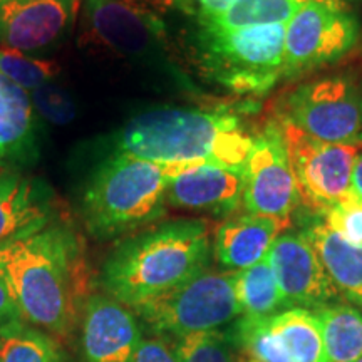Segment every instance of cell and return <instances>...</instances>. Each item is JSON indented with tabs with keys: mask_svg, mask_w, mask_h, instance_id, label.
I'll use <instances>...</instances> for the list:
<instances>
[{
	"mask_svg": "<svg viewBox=\"0 0 362 362\" xmlns=\"http://www.w3.org/2000/svg\"><path fill=\"white\" fill-rule=\"evenodd\" d=\"M0 264L25 322L74 341L90 291L83 237L54 214L0 248Z\"/></svg>",
	"mask_w": 362,
	"mask_h": 362,
	"instance_id": "1",
	"label": "cell"
},
{
	"mask_svg": "<svg viewBox=\"0 0 362 362\" xmlns=\"http://www.w3.org/2000/svg\"><path fill=\"white\" fill-rule=\"evenodd\" d=\"M211 257L214 242L205 220L161 221L117 240L99 267L96 287L134 309L210 269Z\"/></svg>",
	"mask_w": 362,
	"mask_h": 362,
	"instance_id": "2",
	"label": "cell"
},
{
	"mask_svg": "<svg viewBox=\"0 0 362 362\" xmlns=\"http://www.w3.org/2000/svg\"><path fill=\"white\" fill-rule=\"evenodd\" d=\"M253 138L225 107H156L131 117L115 138L116 153L160 165L216 163L243 171Z\"/></svg>",
	"mask_w": 362,
	"mask_h": 362,
	"instance_id": "3",
	"label": "cell"
},
{
	"mask_svg": "<svg viewBox=\"0 0 362 362\" xmlns=\"http://www.w3.org/2000/svg\"><path fill=\"white\" fill-rule=\"evenodd\" d=\"M180 165H160L124 153L104 160L88 181L81 220L96 242L121 240L166 215V189Z\"/></svg>",
	"mask_w": 362,
	"mask_h": 362,
	"instance_id": "4",
	"label": "cell"
},
{
	"mask_svg": "<svg viewBox=\"0 0 362 362\" xmlns=\"http://www.w3.org/2000/svg\"><path fill=\"white\" fill-rule=\"evenodd\" d=\"M233 274L208 269L131 310L141 322L144 334L168 342L189 334L225 329L242 315Z\"/></svg>",
	"mask_w": 362,
	"mask_h": 362,
	"instance_id": "5",
	"label": "cell"
},
{
	"mask_svg": "<svg viewBox=\"0 0 362 362\" xmlns=\"http://www.w3.org/2000/svg\"><path fill=\"white\" fill-rule=\"evenodd\" d=\"M287 24L203 29V57L214 78L238 94H265L282 78Z\"/></svg>",
	"mask_w": 362,
	"mask_h": 362,
	"instance_id": "6",
	"label": "cell"
},
{
	"mask_svg": "<svg viewBox=\"0 0 362 362\" xmlns=\"http://www.w3.org/2000/svg\"><path fill=\"white\" fill-rule=\"evenodd\" d=\"M357 37L359 21L339 0H304L285 29L282 76L332 64L354 47Z\"/></svg>",
	"mask_w": 362,
	"mask_h": 362,
	"instance_id": "7",
	"label": "cell"
},
{
	"mask_svg": "<svg viewBox=\"0 0 362 362\" xmlns=\"http://www.w3.org/2000/svg\"><path fill=\"white\" fill-rule=\"evenodd\" d=\"M282 116L284 123L319 141L362 144V94L344 76L300 84L285 98Z\"/></svg>",
	"mask_w": 362,
	"mask_h": 362,
	"instance_id": "8",
	"label": "cell"
},
{
	"mask_svg": "<svg viewBox=\"0 0 362 362\" xmlns=\"http://www.w3.org/2000/svg\"><path fill=\"white\" fill-rule=\"evenodd\" d=\"M226 329L242 359L327 362L322 329L312 310L293 307L270 317L240 315Z\"/></svg>",
	"mask_w": 362,
	"mask_h": 362,
	"instance_id": "9",
	"label": "cell"
},
{
	"mask_svg": "<svg viewBox=\"0 0 362 362\" xmlns=\"http://www.w3.org/2000/svg\"><path fill=\"white\" fill-rule=\"evenodd\" d=\"M282 128L300 200L324 215L351 193L357 146L319 141L287 123Z\"/></svg>",
	"mask_w": 362,
	"mask_h": 362,
	"instance_id": "10",
	"label": "cell"
},
{
	"mask_svg": "<svg viewBox=\"0 0 362 362\" xmlns=\"http://www.w3.org/2000/svg\"><path fill=\"white\" fill-rule=\"evenodd\" d=\"M83 22L103 47L136 64L160 67L166 56L161 19L126 0H83Z\"/></svg>",
	"mask_w": 362,
	"mask_h": 362,
	"instance_id": "11",
	"label": "cell"
},
{
	"mask_svg": "<svg viewBox=\"0 0 362 362\" xmlns=\"http://www.w3.org/2000/svg\"><path fill=\"white\" fill-rule=\"evenodd\" d=\"M243 176L242 205L247 214L291 221L302 200L282 126L269 123L253 138Z\"/></svg>",
	"mask_w": 362,
	"mask_h": 362,
	"instance_id": "12",
	"label": "cell"
},
{
	"mask_svg": "<svg viewBox=\"0 0 362 362\" xmlns=\"http://www.w3.org/2000/svg\"><path fill=\"white\" fill-rule=\"evenodd\" d=\"M143 339V325L129 307L93 292L74 337V362H133Z\"/></svg>",
	"mask_w": 362,
	"mask_h": 362,
	"instance_id": "13",
	"label": "cell"
},
{
	"mask_svg": "<svg viewBox=\"0 0 362 362\" xmlns=\"http://www.w3.org/2000/svg\"><path fill=\"white\" fill-rule=\"evenodd\" d=\"M267 257L288 309L317 310L336 304L341 297L302 232L280 235Z\"/></svg>",
	"mask_w": 362,
	"mask_h": 362,
	"instance_id": "14",
	"label": "cell"
},
{
	"mask_svg": "<svg viewBox=\"0 0 362 362\" xmlns=\"http://www.w3.org/2000/svg\"><path fill=\"white\" fill-rule=\"evenodd\" d=\"M243 171L216 163L180 165L166 189V205L228 218L242 206Z\"/></svg>",
	"mask_w": 362,
	"mask_h": 362,
	"instance_id": "15",
	"label": "cell"
},
{
	"mask_svg": "<svg viewBox=\"0 0 362 362\" xmlns=\"http://www.w3.org/2000/svg\"><path fill=\"white\" fill-rule=\"evenodd\" d=\"M79 0H2L0 45L37 52L64 39L76 19Z\"/></svg>",
	"mask_w": 362,
	"mask_h": 362,
	"instance_id": "16",
	"label": "cell"
},
{
	"mask_svg": "<svg viewBox=\"0 0 362 362\" xmlns=\"http://www.w3.org/2000/svg\"><path fill=\"white\" fill-rule=\"evenodd\" d=\"M40 156L30 94L0 72V170H22Z\"/></svg>",
	"mask_w": 362,
	"mask_h": 362,
	"instance_id": "17",
	"label": "cell"
},
{
	"mask_svg": "<svg viewBox=\"0 0 362 362\" xmlns=\"http://www.w3.org/2000/svg\"><path fill=\"white\" fill-rule=\"evenodd\" d=\"M288 223L291 221L255 214L230 216L215 230L214 255L216 262L228 272L255 265L267 257L270 247Z\"/></svg>",
	"mask_w": 362,
	"mask_h": 362,
	"instance_id": "18",
	"label": "cell"
},
{
	"mask_svg": "<svg viewBox=\"0 0 362 362\" xmlns=\"http://www.w3.org/2000/svg\"><path fill=\"white\" fill-rule=\"evenodd\" d=\"M54 215L47 183L19 170H0V243Z\"/></svg>",
	"mask_w": 362,
	"mask_h": 362,
	"instance_id": "19",
	"label": "cell"
},
{
	"mask_svg": "<svg viewBox=\"0 0 362 362\" xmlns=\"http://www.w3.org/2000/svg\"><path fill=\"white\" fill-rule=\"evenodd\" d=\"M315 248L339 296L362 307V247L347 242L324 220H314L302 232Z\"/></svg>",
	"mask_w": 362,
	"mask_h": 362,
	"instance_id": "20",
	"label": "cell"
},
{
	"mask_svg": "<svg viewBox=\"0 0 362 362\" xmlns=\"http://www.w3.org/2000/svg\"><path fill=\"white\" fill-rule=\"evenodd\" d=\"M322 329L327 362H356L362 357V312L347 304L312 310Z\"/></svg>",
	"mask_w": 362,
	"mask_h": 362,
	"instance_id": "21",
	"label": "cell"
},
{
	"mask_svg": "<svg viewBox=\"0 0 362 362\" xmlns=\"http://www.w3.org/2000/svg\"><path fill=\"white\" fill-rule=\"evenodd\" d=\"M233 280L242 315L270 317L288 309L275 280L269 257H264L248 269L237 270Z\"/></svg>",
	"mask_w": 362,
	"mask_h": 362,
	"instance_id": "22",
	"label": "cell"
},
{
	"mask_svg": "<svg viewBox=\"0 0 362 362\" xmlns=\"http://www.w3.org/2000/svg\"><path fill=\"white\" fill-rule=\"evenodd\" d=\"M304 0H237L214 19L203 21L208 30H238L255 25L287 24Z\"/></svg>",
	"mask_w": 362,
	"mask_h": 362,
	"instance_id": "23",
	"label": "cell"
},
{
	"mask_svg": "<svg viewBox=\"0 0 362 362\" xmlns=\"http://www.w3.org/2000/svg\"><path fill=\"white\" fill-rule=\"evenodd\" d=\"M0 362H62L61 344L25 320L13 322L0 329Z\"/></svg>",
	"mask_w": 362,
	"mask_h": 362,
	"instance_id": "24",
	"label": "cell"
},
{
	"mask_svg": "<svg viewBox=\"0 0 362 362\" xmlns=\"http://www.w3.org/2000/svg\"><path fill=\"white\" fill-rule=\"evenodd\" d=\"M178 362H238L240 352L228 329L189 334L171 342Z\"/></svg>",
	"mask_w": 362,
	"mask_h": 362,
	"instance_id": "25",
	"label": "cell"
},
{
	"mask_svg": "<svg viewBox=\"0 0 362 362\" xmlns=\"http://www.w3.org/2000/svg\"><path fill=\"white\" fill-rule=\"evenodd\" d=\"M0 72L27 93L51 84L61 72L56 62L27 56L16 49L0 45Z\"/></svg>",
	"mask_w": 362,
	"mask_h": 362,
	"instance_id": "26",
	"label": "cell"
},
{
	"mask_svg": "<svg viewBox=\"0 0 362 362\" xmlns=\"http://www.w3.org/2000/svg\"><path fill=\"white\" fill-rule=\"evenodd\" d=\"M29 94L34 111H37L40 117L49 123L66 126L72 123L78 116L74 99L66 89L59 88L56 84H45Z\"/></svg>",
	"mask_w": 362,
	"mask_h": 362,
	"instance_id": "27",
	"label": "cell"
},
{
	"mask_svg": "<svg viewBox=\"0 0 362 362\" xmlns=\"http://www.w3.org/2000/svg\"><path fill=\"white\" fill-rule=\"evenodd\" d=\"M324 221L347 242L362 247V200L354 193L329 208L324 214Z\"/></svg>",
	"mask_w": 362,
	"mask_h": 362,
	"instance_id": "28",
	"label": "cell"
},
{
	"mask_svg": "<svg viewBox=\"0 0 362 362\" xmlns=\"http://www.w3.org/2000/svg\"><path fill=\"white\" fill-rule=\"evenodd\" d=\"M133 362H178L171 342L160 337H144Z\"/></svg>",
	"mask_w": 362,
	"mask_h": 362,
	"instance_id": "29",
	"label": "cell"
},
{
	"mask_svg": "<svg viewBox=\"0 0 362 362\" xmlns=\"http://www.w3.org/2000/svg\"><path fill=\"white\" fill-rule=\"evenodd\" d=\"M2 243H0V248H2ZM21 320L24 319H22L19 305H17L16 298H13L11 285H8L2 264H0V329L13 322H21Z\"/></svg>",
	"mask_w": 362,
	"mask_h": 362,
	"instance_id": "30",
	"label": "cell"
},
{
	"mask_svg": "<svg viewBox=\"0 0 362 362\" xmlns=\"http://www.w3.org/2000/svg\"><path fill=\"white\" fill-rule=\"evenodd\" d=\"M183 4H192L197 8L200 22L214 19V17L223 13L226 8L232 7L237 0H180Z\"/></svg>",
	"mask_w": 362,
	"mask_h": 362,
	"instance_id": "31",
	"label": "cell"
},
{
	"mask_svg": "<svg viewBox=\"0 0 362 362\" xmlns=\"http://www.w3.org/2000/svg\"><path fill=\"white\" fill-rule=\"evenodd\" d=\"M351 193H354L357 198H361L362 200V153L357 155L356 163H354V170H352Z\"/></svg>",
	"mask_w": 362,
	"mask_h": 362,
	"instance_id": "32",
	"label": "cell"
},
{
	"mask_svg": "<svg viewBox=\"0 0 362 362\" xmlns=\"http://www.w3.org/2000/svg\"><path fill=\"white\" fill-rule=\"evenodd\" d=\"M238 362H252V361H247V359H240Z\"/></svg>",
	"mask_w": 362,
	"mask_h": 362,
	"instance_id": "33",
	"label": "cell"
},
{
	"mask_svg": "<svg viewBox=\"0 0 362 362\" xmlns=\"http://www.w3.org/2000/svg\"><path fill=\"white\" fill-rule=\"evenodd\" d=\"M356 362H362V357H361V359H357V361H356Z\"/></svg>",
	"mask_w": 362,
	"mask_h": 362,
	"instance_id": "34",
	"label": "cell"
},
{
	"mask_svg": "<svg viewBox=\"0 0 362 362\" xmlns=\"http://www.w3.org/2000/svg\"><path fill=\"white\" fill-rule=\"evenodd\" d=\"M0 2H2V0H0Z\"/></svg>",
	"mask_w": 362,
	"mask_h": 362,
	"instance_id": "35",
	"label": "cell"
}]
</instances>
